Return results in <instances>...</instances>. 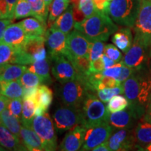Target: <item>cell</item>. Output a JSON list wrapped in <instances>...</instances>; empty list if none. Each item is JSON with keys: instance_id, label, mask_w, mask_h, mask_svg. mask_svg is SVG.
Instances as JSON below:
<instances>
[{"instance_id": "2e32d148", "label": "cell", "mask_w": 151, "mask_h": 151, "mask_svg": "<svg viewBox=\"0 0 151 151\" xmlns=\"http://www.w3.org/2000/svg\"><path fill=\"white\" fill-rule=\"evenodd\" d=\"M86 128L78 124L67 132L60 143L61 151H80L84 143Z\"/></svg>"}, {"instance_id": "ba28073f", "label": "cell", "mask_w": 151, "mask_h": 151, "mask_svg": "<svg viewBox=\"0 0 151 151\" xmlns=\"http://www.w3.org/2000/svg\"><path fill=\"white\" fill-rule=\"evenodd\" d=\"M52 121L58 134H63L75 126L81 124V109H76L60 104L52 111Z\"/></svg>"}, {"instance_id": "60d3db41", "label": "cell", "mask_w": 151, "mask_h": 151, "mask_svg": "<svg viewBox=\"0 0 151 151\" xmlns=\"http://www.w3.org/2000/svg\"><path fill=\"white\" fill-rule=\"evenodd\" d=\"M76 6H78L86 18L91 16L97 11L93 0H79L78 4Z\"/></svg>"}, {"instance_id": "ffe728a7", "label": "cell", "mask_w": 151, "mask_h": 151, "mask_svg": "<svg viewBox=\"0 0 151 151\" xmlns=\"http://www.w3.org/2000/svg\"><path fill=\"white\" fill-rule=\"evenodd\" d=\"M137 148H146L151 144V123L142 118L134 129Z\"/></svg>"}, {"instance_id": "d590c367", "label": "cell", "mask_w": 151, "mask_h": 151, "mask_svg": "<svg viewBox=\"0 0 151 151\" xmlns=\"http://www.w3.org/2000/svg\"><path fill=\"white\" fill-rule=\"evenodd\" d=\"M32 14L35 18L39 19L43 23L47 24L49 14V8L43 0H39L37 2L31 4Z\"/></svg>"}, {"instance_id": "83f0119b", "label": "cell", "mask_w": 151, "mask_h": 151, "mask_svg": "<svg viewBox=\"0 0 151 151\" xmlns=\"http://www.w3.org/2000/svg\"><path fill=\"white\" fill-rule=\"evenodd\" d=\"M0 143L9 151H16L22 144V141L16 135L13 134L2 124L0 125Z\"/></svg>"}, {"instance_id": "b9f144b4", "label": "cell", "mask_w": 151, "mask_h": 151, "mask_svg": "<svg viewBox=\"0 0 151 151\" xmlns=\"http://www.w3.org/2000/svg\"><path fill=\"white\" fill-rule=\"evenodd\" d=\"M22 101H22V99H10L7 107L11 114L18 118L20 121L22 118Z\"/></svg>"}, {"instance_id": "836d02e7", "label": "cell", "mask_w": 151, "mask_h": 151, "mask_svg": "<svg viewBox=\"0 0 151 151\" xmlns=\"http://www.w3.org/2000/svg\"><path fill=\"white\" fill-rule=\"evenodd\" d=\"M19 81L24 89L37 88L46 83V81L39 75L28 71L24 73V74L19 78Z\"/></svg>"}, {"instance_id": "cb8c5ba5", "label": "cell", "mask_w": 151, "mask_h": 151, "mask_svg": "<svg viewBox=\"0 0 151 151\" xmlns=\"http://www.w3.org/2000/svg\"><path fill=\"white\" fill-rule=\"evenodd\" d=\"M27 71V67L25 65L7 64L1 66L0 69V79L1 81L10 82L18 80L24 72Z\"/></svg>"}, {"instance_id": "74e56055", "label": "cell", "mask_w": 151, "mask_h": 151, "mask_svg": "<svg viewBox=\"0 0 151 151\" xmlns=\"http://www.w3.org/2000/svg\"><path fill=\"white\" fill-rule=\"evenodd\" d=\"M18 0H0V18L14 20V13Z\"/></svg>"}, {"instance_id": "8fae6325", "label": "cell", "mask_w": 151, "mask_h": 151, "mask_svg": "<svg viewBox=\"0 0 151 151\" xmlns=\"http://www.w3.org/2000/svg\"><path fill=\"white\" fill-rule=\"evenodd\" d=\"M122 62L134 70L145 69L148 63V48L139 40L134 39L133 44L124 55Z\"/></svg>"}, {"instance_id": "52a82bcc", "label": "cell", "mask_w": 151, "mask_h": 151, "mask_svg": "<svg viewBox=\"0 0 151 151\" xmlns=\"http://www.w3.org/2000/svg\"><path fill=\"white\" fill-rule=\"evenodd\" d=\"M32 129L37 134L42 141L43 150L46 151H57V131L52 119L47 111L42 115L35 117Z\"/></svg>"}, {"instance_id": "484cf974", "label": "cell", "mask_w": 151, "mask_h": 151, "mask_svg": "<svg viewBox=\"0 0 151 151\" xmlns=\"http://www.w3.org/2000/svg\"><path fill=\"white\" fill-rule=\"evenodd\" d=\"M1 94L9 99H22L24 95V88L20 81L16 80L10 82L0 81Z\"/></svg>"}, {"instance_id": "11a10c76", "label": "cell", "mask_w": 151, "mask_h": 151, "mask_svg": "<svg viewBox=\"0 0 151 151\" xmlns=\"http://www.w3.org/2000/svg\"><path fill=\"white\" fill-rule=\"evenodd\" d=\"M29 151H46L41 148H27Z\"/></svg>"}, {"instance_id": "be15d7a7", "label": "cell", "mask_w": 151, "mask_h": 151, "mask_svg": "<svg viewBox=\"0 0 151 151\" xmlns=\"http://www.w3.org/2000/svg\"><path fill=\"white\" fill-rule=\"evenodd\" d=\"M151 103V96H150V102H149V104Z\"/></svg>"}, {"instance_id": "f546056e", "label": "cell", "mask_w": 151, "mask_h": 151, "mask_svg": "<svg viewBox=\"0 0 151 151\" xmlns=\"http://www.w3.org/2000/svg\"><path fill=\"white\" fill-rule=\"evenodd\" d=\"M0 113H1L0 114L1 124L6 127L13 134L16 135L19 139H20L21 125L20 124V120L13 116L8 109H6Z\"/></svg>"}, {"instance_id": "1f68e13d", "label": "cell", "mask_w": 151, "mask_h": 151, "mask_svg": "<svg viewBox=\"0 0 151 151\" xmlns=\"http://www.w3.org/2000/svg\"><path fill=\"white\" fill-rule=\"evenodd\" d=\"M27 71L39 75L46 81V83L51 82L50 75V60L49 58L36 61L27 67Z\"/></svg>"}, {"instance_id": "94428289", "label": "cell", "mask_w": 151, "mask_h": 151, "mask_svg": "<svg viewBox=\"0 0 151 151\" xmlns=\"http://www.w3.org/2000/svg\"><path fill=\"white\" fill-rule=\"evenodd\" d=\"M80 151H90V150H83V149H82V150H81Z\"/></svg>"}, {"instance_id": "5b68a950", "label": "cell", "mask_w": 151, "mask_h": 151, "mask_svg": "<svg viewBox=\"0 0 151 151\" xmlns=\"http://www.w3.org/2000/svg\"><path fill=\"white\" fill-rule=\"evenodd\" d=\"M90 92H96L90 89L86 77L61 84L58 90L62 103L76 109H81L84 100Z\"/></svg>"}, {"instance_id": "277c9868", "label": "cell", "mask_w": 151, "mask_h": 151, "mask_svg": "<svg viewBox=\"0 0 151 151\" xmlns=\"http://www.w3.org/2000/svg\"><path fill=\"white\" fill-rule=\"evenodd\" d=\"M81 125L90 128L107 122L109 113L105 103L97 97L96 92L87 96L81 109Z\"/></svg>"}, {"instance_id": "f907efd6", "label": "cell", "mask_w": 151, "mask_h": 151, "mask_svg": "<svg viewBox=\"0 0 151 151\" xmlns=\"http://www.w3.org/2000/svg\"><path fill=\"white\" fill-rule=\"evenodd\" d=\"M101 59H102L103 62H104V67H105V69H108V68L112 67L115 65V64L116 63V62L113 61V60L110 59V58H109V57H107L106 55L104 53L103 55L101 56Z\"/></svg>"}, {"instance_id": "c3c4849f", "label": "cell", "mask_w": 151, "mask_h": 151, "mask_svg": "<svg viewBox=\"0 0 151 151\" xmlns=\"http://www.w3.org/2000/svg\"><path fill=\"white\" fill-rule=\"evenodd\" d=\"M97 10L104 11L106 7L109 4V0H93Z\"/></svg>"}, {"instance_id": "e7e4bbea", "label": "cell", "mask_w": 151, "mask_h": 151, "mask_svg": "<svg viewBox=\"0 0 151 151\" xmlns=\"http://www.w3.org/2000/svg\"><path fill=\"white\" fill-rule=\"evenodd\" d=\"M111 1V0H109V1Z\"/></svg>"}, {"instance_id": "d4e9b609", "label": "cell", "mask_w": 151, "mask_h": 151, "mask_svg": "<svg viewBox=\"0 0 151 151\" xmlns=\"http://www.w3.org/2000/svg\"><path fill=\"white\" fill-rule=\"evenodd\" d=\"M22 112L21 122L24 127L32 129V122L36 116L37 104L34 97L22 99Z\"/></svg>"}, {"instance_id": "d6a6232c", "label": "cell", "mask_w": 151, "mask_h": 151, "mask_svg": "<svg viewBox=\"0 0 151 151\" xmlns=\"http://www.w3.org/2000/svg\"><path fill=\"white\" fill-rule=\"evenodd\" d=\"M68 60L71 62L73 67L81 77H86L91 73L90 71L91 62L88 57L70 58Z\"/></svg>"}, {"instance_id": "8992f818", "label": "cell", "mask_w": 151, "mask_h": 151, "mask_svg": "<svg viewBox=\"0 0 151 151\" xmlns=\"http://www.w3.org/2000/svg\"><path fill=\"white\" fill-rule=\"evenodd\" d=\"M146 107L129 104L123 110L109 113L107 122L113 129H134L144 116Z\"/></svg>"}, {"instance_id": "4fadbf2b", "label": "cell", "mask_w": 151, "mask_h": 151, "mask_svg": "<svg viewBox=\"0 0 151 151\" xmlns=\"http://www.w3.org/2000/svg\"><path fill=\"white\" fill-rule=\"evenodd\" d=\"M134 129H118L113 132L107 141L111 151H132L138 148Z\"/></svg>"}, {"instance_id": "ab89813d", "label": "cell", "mask_w": 151, "mask_h": 151, "mask_svg": "<svg viewBox=\"0 0 151 151\" xmlns=\"http://www.w3.org/2000/svg\"><path fill=\"white\" fill-rule=\"evenodd\" d=\"M104 41H92L90 48V62L95 61L101 58L104 53L105 48Z\"/></svg>"}, {"instance_id": "9c48e42d", "label": "cell", "mask_w": 151, "mask_h": 151, "mask_svg": "<svg viewBox=\"0 0 151 151\" xmlns=\"http://www.w3.org/2000/svg\"><path fill=\"white\" fill-rule=\"evenodd\" d=\"M134 38L147 48L151 45V1L141 0L139 16L134 25Z\"/></svg>"}, {"instance_id": "7c38bea8", "label": "cell", "mask_w": 151, "mask_h": 151, "mask_svg": "<svg viewBox=\"0 0 151 151\" xmlns=\"http://www.w3.org/2000/svg\"><path fill=\"white\" fill-rule=\"evenodd\" d=\"M91 43L92 41L78 30H73L67 35L68 52L66 58L67 59L78 57L90 58Z\"/></svg>"}, {"instance_id": "ac0fdd59", "label": "cell", "mask_w": 151, "mask_h": 151, "mask_svg": "<svg viewBox=\"0 0 151 151\" xmlns=\"http://www.w3.org/2000/svg\"><path fill=\"white\" fill-rule=\"evenodd\" d=\"M28 37L21 24L18 22L9 26L0 42L7 43L16 48H22Z\"/></svg>"}, {"instance_id": "f35d334b", "label": "cell", "mask_w": 151, "mask_h": 151, "mask_svg": "<svg viewBox=\"0 0 151 151\" xmlns=\"http://www.w3.org/2000/svg\"><path fill=\"white\" fill-rule=\"evenodd\" d=\"M122 94H124V86L122 84L116 88H105V89L96 91L97 97L105 104L109 102L115 96Z\"/></svg>"}, {"instance_id": "3957f363", "label": "cell", "mask_w": 151, "mask_h": 151, "mask_svg": "<svg viewBox=\"0 0 151 151\" xmlns=\"http://www.w3.org/2000/svg\"><path fill=\"white\" fill-rule=\"evenodd\" d=\"M141 4V0H111L104 12L117 24L133 27L139 16Z\"/></svg>"}, {"instance_id": "e0dca14e", "label": "cell", "mask_w": 151, "mask_h": 151, "mask_svg": "<svg viewBox=\"0 0 151 151\" xmlns=\"http://www.w3.org/2000/svg\"><path fill=\"white\" fill-rule=\"evenodd\" d=\"M45 43H46L45 37H41V36L28 37L24 46L22 47V50L33 60L34 62L44 60L47 58Z\"/></svg>"}, {"instance_id": "6f0895ef", "label": "cell", "mask_w": 151, "mask_h": 151, "mask_svg": "<svg viewBox=\"0 0 151 151\" xmlns=\"http://www.w3.org/2000/svg\"><path fill=\"white\" fill-rule=\"evenodd\" d=\"M134 151H150L146 148H138Z\"/></svg>"}, {"instance_id": "4316f807", "label": "cell", "mask_w": 151, "mask_h": 151, "mask_svg": "<svg viewBox=\"0 0 151 151\" xmlns=\"http://www.w3.org/2000/svg\"><path fill=\"white\" fill-rule=\"evenodd\" d=\"M21 48H16L4 42L0 43V66L7 64L18 65Z\"/></svg>"}, {"instance_id": "8d00e7d4", "label": "cell", "mask_w": 151, "mask_h": 151, "mask_svg": "<svg viewBox=\"0 0 151 151\" xmlns=\"http://www.w3.org/2000/svg\"><path fill=\"white\" fill-rule=\"evenodd\" d=\"M32 9L28 0H18L14 13V20L32 16Z\"/></svg>"}, {"instance_id": "5bb4252c", "label": "cell", "mask_w": 151, "mask_h": 151, "mask_svg": "<svg viewBox=\"0 0 151 151\" xmlns=\"http://www.w3.org/2000/svg\"><path fill=\"white\" fill-rule=\"evenodd\" d=\"M46 44L50 59L59 56H67V35L60 30L49 28L46 35Z\"/></svg>"}, {"instance_id": "6125c7cd", "label": "cell", "mask_w": 151, "mask_h": 151, "mask_svg": "<svg viewBox=\"0 0 151 151\" xmlns=\"http://www.w3.org/2000/svg\"><path fill=\"white\" fill-rule=\"evenodd\" d=\"M64 1H70V2H71V0H64Z\"/></svg>"}, {"instance_id": "7402d4cb", "label": "cell", "mask_w": 151, "mask_h": 151, "mask_svg": "<svg viewBox=\"0 0 151 151\" xmlns=\"http://www.w3.org/2000/svg\"><path fill=\"white\" fill-rule=\"evenodd\" d=\"M75 26L73 18V6H69L68 9L55 21L50 28L60 30L66 35H69Z\"/></svg>"}, {"instance_id": "44dd1931", "label": "cell", "mask_w": 151, "mask_h": 151, "mask_svg": "<svg viewBox=\"0 0 151 151\" xmlns=\"http://www.w3.org/2000/svg\"><path fill=\"white\" fill-rule=\"evenodd\" d=\"M111 41L119 50L126 53L133 44L134 39L130 27L121 28L113 34Z\"/></svg>"}, {"instance_id": "d6986e66", "label": "cell", "mask_w": 151, "mask_h": 151, "mask_svg": "<svg viewBox=\"0 0 151 151\" xmlns=\"http://www.w3.org/2000/svg\"><path fill=\"white\" fill-rule=\"evenodd\" d=\"M34 98L37 104L36 116H39L48 111L52 102L53 93L49 87L43 84L38 87Z\"/></svg>"}, {"instance_id": "91938a15", "label": "cell", "mask_w": 151, "mask_h": 151, "mask_svg": "<svg viewBox=\"0 0 151 151\" xmlns=\"http://www.w3.org/2000/svg\"><path fill=\"white\" fill-rule=\"evenodd\" d=\"M28 1H29L30 4H32V3H35V2H37V1H39V0H28Z\"/></svg>"}, {"instance_id": "603a6c76", "label": "cell", "mask_w": 151, "mask_h": 151, "mask_svg": "<svg viewBox=\"0 0 151 151\" xmlns=\"http://www.w3.org/2000/svg\"><path fill=\"white\" fill-rule=\"evenodd\" d=\"M20 23L21 24L26 34L29 37L32 36L45 37L48 30V25L36 18H24L21 22H20Z\"/></svg>"}, {"instance_id": "4dcf8cb0", "label": "cell", "mask_w": 151, "mask_h": 151, "mask_svg": "<svg viewBox=\"0 0 151 151\" xmlns=\"http://www.w3.org/2000/svg\"><path fill=\"white\" fill-rule=\"evenodd\" d=\"M70 1L64 0H53L49 6V14L47 25L48 29L50 28L54 22L65 11L69 6Z\"/></svg>"}, {"instance_id": "681fc988", "label": "cell", "mask_w": 151, "mask_h": 151, "mask_svg": "<svg viewBox=\"0 0 151 151\" xmlns=\"http://www.w3.org/2000/svg\"><path fill=\"white\" fill-rule=\"evenodd\" d=\"M9 100H10L9 98L1 94V97H0V112H1V111L5 110L6 109H7Z\"/></svg>"}, {"instance_id": "ee69618b", "label": "cell", "mask_w": 151, "mask_h": 151, "mask_svg": "<svg viewBox=\"0 0 151 151\" xmlns=\"http://www.w3.org/2000/svg\"><path fill=\"white\" fill-rule=\"evenodd\" d=\"M124 64L122 61L120 62H117V63L115 64L114 65L112 66V67L108 68V69H106L102 71V73L104 76H106L111 77V78H113L116 79L118 81V79L120 76L121 75L122 68H123Z\"/></svg>"}, {"instance_id": "30bf717a", "label": "cell", "mask_w": 151, "mask_h": 151, "mask_svg": "<svg viewBox=\"0 0 151 151\" xmlns=\"http://www.w3.org/2000/svg\"><path fill=\"white\" fill-rule=\"evenodd\" d=\"M113 132V128L108 122H104L99 125L86 128L82 149L91 150L99 145L106 143Z\"/></svg>"}, {"instance_id": "7bdbcfd3", "label": "cell", "mask_w": 151, "mask_h": 151, "mask_svg": "<svg viewBox=\"0 0 151 151\" xmlns=\"http://www.w3.org/2000/svg\"><path fill=\"white\" fill-rule=\"evenodd\" d=\"M104 54L113 61L117 62H121L123 60L122 52L119 50V48L113 44H106L104 48Z\"/></svg>"}, {"instance_id": "680465c9", "label": "cell", "mask_w": 151, "mask_h": 151, "mask_svg": "<svg viewBox=\"0 0 151 151\" xmlns=\"http://www.w3.org/2000/svg\"><path fill=\"white\" fill-rule=\"evenodd\" d=\"M0 151H9L7 150V149H6L5 148H4V147L1 146V148H0Z\"/></svg>"}, {"instance_id": "bcb514c9", "label": "cell", "mask_w": 151, "mask_h": 151, "mask_svg": "<svg viewBox=\"0 0 151 151\" xmlns=\"http://www.w3.org/2000/svg\"><path fill=\"white\" fill-rule=\"evenodd\" d=\"M105 69L104 64L101 58H99L95 61L91 62L90 65V71L92 73L102 72Z\"/></svg>"}, {"instance_id": "7a4b0ae2", "label": "cell", "mask_w": 151, "mask_h": 151, "mask_svg": "<svg viewBox=\"0 0 151 151\" xmlns=\"http://www.w3.org/2000/svg\"><path fill=\"white\" fill-rule=\"evenodd\" d=\"M124 94L129 104L148 106L151 96V74L145 69L135 70L122 83Z\"/></svg>"}, {"instance_id": "6da1fadb", "label": "cell", "mask_w": 151, "mask_h": 151, "mask_svg": "<svg viewBox=\"0 0 151 151\" xmlns=\"http://www.w3.org/2000/svg\"><path fill=\"white\" fill-rule=\"evenodd\" d=\"M75 29L78 30L90 41H108L118 30L116 23L104 11L97 10L93 15L80 22H75Z\"/></svg>"}, {"instance_id": "9a60e30c", "label": "cell", "mask_w": 151, "mask_h": 151, "mask_svg": "<svg viewBox=\"0 0 151 151\" xmlns=\"http://www.w3.org/2000/svg\"><path fill=\"white\" fill-rule=\"evenodd\" d=\"M53 61L52 73L61 84L81 78L71 62L65 56H59L51 59Z\"/></svg>"}, {"instance_id": "816d5d0a", "label": "cell", "mask_w": 151, "mask_h": 151, "mask_svg": "<svg viewBox=\"0 0 151 151\" xmlns=\"http://www.w3.org/2000/svg\"><path fill=\"white\" fill-rule=\"evenodd\" d=\"M143 119L147 122L151 123V103L149 104L147 106L146 113H145L144 116H143Z\"/></svg>"}, {"instance_id": "e575fe53", "label": "cell", "mask_w": 151, "mask_h": 151, "mask_svg": "<svg viewBox=\"0 0 151 151\" xmlns=\"http://www.w3.org/2000/svg\"><path fill=\"white\" fill-rule=\"evenodd\" d=\"M129 104V100L126 97V96L118 94L113 97L109 101L106 106L107 111L109 113L118 112L127 108Z\"/></svg>"}, {"instance_id": "03108f58", "label": "cell", "mask_w": 151, "mask_h": 151, "mask_svg": "<svg viewBox=\"0 0 151 151\" xmlns=\"http://www.w3.org/2000/svg\"><path fill=\"white\" fill-rule=\"evenodd\" d=\"M149 1H151V0H149Z\"/></svg>"}, {"instance_id": "9f6ffc18", "label": "cell", "mask_w": 151, "mask_h": 151, "mask_svg": "<svg viewBox=\"0 0 151 151\" xmlns=\"http://www.w3.org/2000/svg\"><path fill=\"white\" fill-rule=\"evenodd\" d=\"M43 1H44V3L46 4V5L49 8V6H50V5L51 4V3L53 1V0H43Z\"/></svg>"}, {"instance_id": "db71d44e", "label": "cell", "mask_w": 151, "mask_h": 151, "mask_svg": "<svg viewBox=\"0 0 151 151\" xmlns=\"http://www.w3.org/2000/svg\"><path fill=\"white\" fill-rule=\"evenodd\" d=\"M148 62L151 63V45L148 47Z\"/></svg>"}, {"instance_id": "f5cc1de1", "label": "cell", "mask_w": 151, "mask_h": 151, "mask_svg": "<svg viewBox=\"0 0 151 151\" xmlns=\"http://www.w3.org/2000/svg\"><path fill=\"white\" fill-rule=\"evenodd\" d=\"M90 151H111V150L108 146V143L106 142L101 145H99V146L96 147V148Z\"/></svg>"}, {"instance_id": "f6af8a7d", "label": "cell", "mask_w": 151, "mask_h": 151, "mask_svg": "<svg viewBox=\"0 0 151 151\" xmlns=\"http://www.w3.org/2000/svg\"><path fill=\"white\" fill-rule=\"evenodd\" d=\"M122 84V83L117 81L116 79L111 78V77L104 76L103 78L99 82L97 87V90H103L105 88H113L116 87L120 86Z\"/></svg>"}, {"instance_id": "f1b7e54d", "label": "cell", "mask_w": 151, "mask_h": 151, "mask_svg": "<svg viewBox=\"0 0 151 151\" xmlns=\"http://www.w3.org/2000/svg\"><path fill=\"white\" fill-rule=\"evenodd\" d=\"M20 140L27 148L43 149V145L40 137L32 129L21 126Z\"/></svg>"}, {"instance_id": "7dc6e473", "label": "cell", "mask_w": 151, "mask_h": 151, "mask_svg": "<svg viewBox=\"0 0 151 151\" xmlns=\"http://www.w3.org/2000/svg\"><path fill=\"white\" fill-rule=\"evenodd\" d=\"M13 20L11 19H1L0 20V41L3 39L6 30L10 24L12 23Z\"/></svg>"}]
</instances>
